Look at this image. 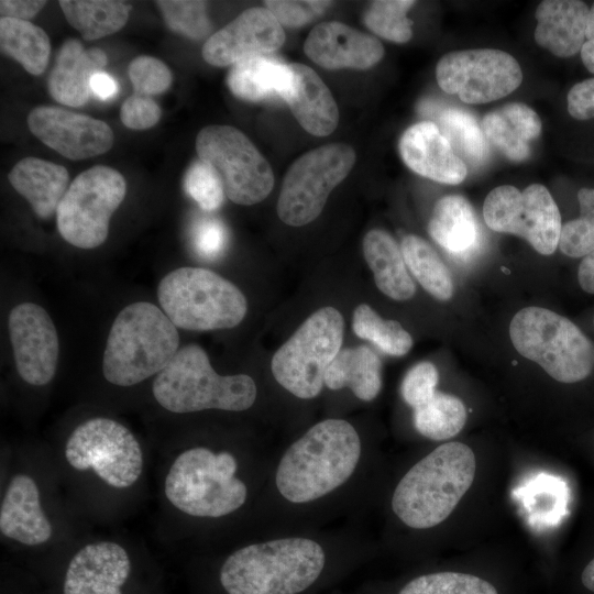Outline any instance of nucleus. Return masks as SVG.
<instances>
[{"label": "nucleus", "mask_w": 594, "mask_h": 594, "mask_svg": "<svg viewBox=\"0 0 594 594\" xmlns=\"http://www.w3.org/2000/svg\"><path fill=\"white\" fill-rule=\"evenodd\" d=\"M360 453V438L351 424L320 421L283 455L276 472L277 488L292 503L320 498L351 476Z\"/></svg>", "instance_id": "f257e3e1"}, {"label": "nucleus", "mask_w": 594, "mask_h": 594, "mask_svg": "<svg viewBox=\"0 0 594 594\" xmlns=\"http://www.w3.org/2000/svg\"><path fill=\"white\" fill-rule=\"evenodd\" d=\"M475 457L461 442H448L417 462L399 481L392 498L398 518L415 529L442 522L473 483Z\"/></svg>", "instance_id": "f03ea898"}, {"label": "nucleus", "mask_w": 594, "mask_h": 594, "mask_svg": "<svg viewBox=\"0 0 594 594\" xmlns=\"http://www.w3.org/2000/svg\"><path fill=\"white\" fill-rule=\"evenodd\" d=\"M324 566L320 544L284 538L243 547L224 561L220 582L228 594H298Z\"/></svg>", "instance_id": "7ed1b4c3"}, {"label": "nucleus", "mask_w": 594, "mask_h": 594, "mask_svg": "<svg viewBox=\"0 0 594 594\" xmlns=\"http://www.w3.org/2000/svg\"><path fill=\"white\" fill-rule=\"evenodd\" d=\"M179 350L177 327L156 305L125 306L110 328L102 356L105 378L132 386L158 374Z\"/></svg>", "instance_id": "20e7f679"}, {"label": "nucleus", "mask_w": 594, "mask_h": 594, "mask_svg": "<svg viewBox=\"0 0 594 594\" xmlns=\"http://www.w3.org/2000/svg\"><path fill=\"white\" fill-rule=\"evenodd\" d=\"M152 392L163 408L176 414L206 409L242 411L256 398V385L251 376L218 374L197 344L179 348L156 375Z\"/></svg>", "instance_id": "39448f33"}, {"label": "nucleus", "mask_w": 594, "mask_h": 594, "mask_svg": "<svg viewBox=\"0 0 594 594\" xmlns=\"http://www.w3.org/2000/svg\"><path fill=\"white\" fill-rule=\"evenodd\" d=\"M162 310L177 327L210 331L237 327L248 301L230 280L201 267H179L166 274L157 287Z\"/></svg>", "instance_id": "423d86ee"}, {"label": "nucleus", "mask_w": 594, "mask_h": 594, "mask_svg": "<svg viewBox=\"0 0 594 594\" xmlns=\"http://www.w3.org/2000/svg\"><path fill=\"white\" fill-rule=\"evenodd\" d=\"M235 472L237 461L229 452L188 449L169 468L165 495L172 505L187 515L226 516L246 499V486L234 476Z\"/></svg>", "instance_id": "0eeeda50"}, {"label": "nucleus", "mask_w": 594, "mask_h": 594, "mask_svg": "<svg viewBox=\"0 0 594 594\" xmlns=\"http://www.w3.org/2000/svg\"><path fill=\"white\" fill-rule=\"evenodd\" d=\"M509 337L519 354L538 363L558 382H580L592 372L591 341L575 323L554 311L522 308L510 321Z\"/></svg>", "instance_id": "6e6552de"}, {"label": "nucleus", "mask_w": 594, "mask_h": 594, "mask_svg": "<svg viewBox=\"0 0 594 594\" xmlns=\"http://www.w3.org/2000/svg\"><path fill=\"white\" fill-rule=\"evenodd\" d=\"M343 330L338 309L326 306L312 312L273 355L271 369L277 383L296 397H316L341 350Z\"/></svg>", "instance_id": "1a4fd4ad"}, {"label": "nucleus", "mask_w": 594, "mask_h": 594, "mask_svg": "<svg viewBox=\"0 0 594 594\" xmlns=\"http://www.w3.org/2000/svg\"><path fill=\"white\" fill-rule=\"evenodd\" d=\"M127 194L120 172L96 165L81 172L68 186L56 211L62 238L79 249H95L108 238L111 216Z\"/></svg>", "instance_id": "9d476101"}, {"label": "nucleus", "mask_w": 594, "mask_h": 594, "mask_svg": "<svg viewBox=\"0 0 594 594\" xmlns=\"http://www.w3.org/2000/svg\"><path fill=\"white\" fill-rule=\"evenodd\" d=\"M199 160L218 174L226 196L243 206L264 200L274 187L270 163L250 139L231 125L212 124L196 136Z\"/></svg>", "instance_id": "9b49d317"}, {"label": "nucleus", "mask_w": 594, "mask_h": 594, "mask_svg": "<svg viewBox=\"0 0 594 594\" xmlns=\"http://www.w3.org/2000/svg\"><path fill=\"white\" fill-rule=\"evenodd\" d=\"M354 150L344 143L319 146L288 168L277 200L279 219L292 227L310 223L323 210L330 193L355 164Z\"/></svg>", "instance_id": "f8f14e48"}, {"label": "nucleus", "mask_w": 594, "mask_h": 594, "mask_svg": "<svg viewBox=\"0 0 594 594\" xmlns=\"http://www.w3.org/2000/svg\"><path fill=\"white\" fill-rule=\"evenodd\" d=\"M65 457L74 469H92L116 488L133 485L143 471L139 441L127 427L109 418H92L76 427L66 442Z\"/></svg>", "instance_id": "ddd939ff"}, {"label": "nucleus", "mask_w": 594, "mask_h": 594, "mask_svg": "<svg viewBox=\"0 0 594 594\" xmlns=\"http://www.w3.org/2000/svg\"><path fill=\"white\" fill-rule=\"evenodd\" d=\"M487 227L519 235L542 255L554 253L561 233V216L549 190L531 184L522 191L509 185L492 189L483 205Z\"/></svg>", "instance_id": "4468645a"}, {"label": "nucleus", "mask_w": 594, "mask_h": 594, "mask_svg": "<svg viewBox=\"0 0 594 594\" xmlns=\"http://www.w3.org/2000/svg\"><path fill=\"white\" fill-rule=\"evenodd\" d=\"M439 87L465 103H486L513 92L522 80L518 62L495 48L454 51L438 62Z\"/></svg>", "instance_id": "2eb2a0df"}, {"label": "nucleus", "mask_w": 594, "mask_h": 594, "mask_svg": "<svg viewBox=\"0 0 594 594\" xmlns=\"http://www.w3.org/2000/svg\"><path fill=\"white\" fill-rule=\"evenodd\" d=\"M8 327L19 375L34 386L48 384L59 355L57 330L48 312L34 302H22L10 311Z\"/></svg>", "instance_id": "dca6fc26"}, {"label": "nucleus", "mask_w": 594, "mask_h": 594, "mask_svg": "<svg viewBox=\"0 0 594 594\" xmlns=\"http://www.w3.org/2000/svg\"><path fill=\"white\" fill-rule=\"evenodd\" d=\"M28 125L41 142L73 161L103 154L114 140L105 121L54 106L33 108Z\"/></svg>", "instance_id": "f3484780"}, {"label": "nucleus", "mask_w": 594, "mask_h": 594, "mask_svg": "<svg viewBox=\"0 0 594 594\" xmlns=\"http://www.w3.org/2000/svg\"><path fill=\"white\" fill-rule=\"evenodd\" d=\"M285 37L276 18L265 7H254L208 37L201 54L212 66H232L245 58L267 56L282 47Z\"/></svg>", "instance_id": "a211bd4d"}, {"label": "nucleus", "mask_w": 594, "mask_h": 594, "mask_svg": "<svg viewBox=\"0 0 594 594\" xmlns=\"http://www.w3.org/2000/svg\"><path fill=\"white\" fill-rule=\"evenodd\" d=\"M304 51L326 69H367L384 56L377 38L338 21L317 24L307 36Z\"/></svg>", "instance_id": "6ab92c4d"}, {"label": "nucleus", "mask_w": 594, "mask_h": 594, "mask_svg": "<svg viewBox=\"0 0 594 594\" xmlns=\"http://www.w3.org/2000/svg\"><path fill=\"white\" fill-rule=\"evenodd\" d=\"M128 552L116 542L102 541L81 548L70 560L64 594H122L130 575Z\"/></svg>", "instance_id": "aec40b11"}, {"label": "nucleus", "mask_w": 594, "mask_h": 594, "mask_svg": "<svg viewBox=\"0 0 594 594\" xmlns=\"http://www.w3.org/2000/svg\"><path fill=\"white\" fill-rule=\"evenodd\" d=\"M398 148L403 162L422 177L449 185L466 177L465 162L432 121L410 125L400 136Z\"/></svg>", "instance_id": "412c9836"}, {"label": "nucleus", "mask_w": 594, "mask_h": 594, "mask_svg": "<svg viewBox=\"0 0 594 594\" xmlns=\"http://www.w3.org/2000/svg\"><path fill=\"white\" fill-rule=\"evenodd\" d=\"M0 531L22 544L36 546L52 536V526L40 504V491L25 474L12 477L0 508Z\"/></svg>", "instance_id": "4be33fe9"}, {"label": "nucleus", "mask_w": 594, "mask_h": 594, "mask_svg": "<svg viewBox=\"0 0 594 594\" xmlns=\"http://www.w3.org/2000/svg\"><path fill=\"white\" fill-rule=\"evenodd\" d=\"M106 64L107 55L102 50L85 48L76 38L66 40L47 79L51 97L68 107H81L91 94V78Z\"/></svg>", "instance_id": "5701e85b"}, {"label": "nucleus", "mask_w": 594, "mask_h": 594, "mask_svg": "<svg viewBox=\"0 0 594 594\" xmlns=\"http://www.w3.org/2000/svg\"><path fill=\"white\" fill-rule=\"evenodd\" d=\"M289 67L293 85L284 101L308 133L331 134L339 123V109L331 91L309 66L293 63Z\"/></svg>", "instance_id": "b1692460"}, {"label": "nucleus", "mask_w": 594, "mask_h": 594, "mask_svg": "<svg viewBox=\"0 0 594 594\" xmlns=\"http://www.w3.org/2000/svg\"><path fill=\"white\" fill-rule=\"evenodd\" d=\"M590 9L579 0H544L536 10L535 41L558 57L581 51Z\"/></svg>", "instance_id": "393cba45"}, {"label": "nucleus", "mask_w": 594, "mask_h": 594, "mask_svg": "<svg viewBox=\"0 0 594 594\" xmlns=\"http://www.w3.org/2000/svg\"><path fill=\"white\" fill-rule=\"evenodd\" d=\"M8 179L38 218L50 219L68 189L69 176L63 165L29 156L12 167Z\"/></svg>", "instance_id": "a878e982"}, {"label": "nucleus", "mask_w": 594, "mask_h": 594, "mask_svg": "<svg viewBox=\"0 0 594 594\" xmlns=\"http://www.w3.org/2000/svg\"><path fill=\"white\" fill-rule=\"evenodd\" d=\"M227 85L230 91L242 100H285L293 85V73L289 64L268 56H255L232 65L227 76Z\"/></svg>", "instance_id": "bb28decb"}, {"label": "nucleus", "mask_w": 594, "mask_h": 594, "mask_svg": "<svg viewBox=\"0 0 594 594\" xmlns=\"http://www.w3.org/2000/svg\"><path fill=\"white\" fill-rule=\"evenodd\" d=\"M363 254L377 288L395 300L410 299L416 286L408 274L400 248L386 231L374 229L363 239Z\"/></svg>", "instance_id": "cd10ccee"}, {"label": "nucleus", "mask_w": 594, "mask_h": 594, "mask_svg": "<svg viewBox=\"0 0 594 594\" xmlns=\"http://www.w3.org/2000/svg\"><path fill=\"white\" fill-rule=\"evenodd\" d=\"M428 232L441 248L462 255L474 250L480 238L474 210L460 195H448L436 202Z\"/></svg>", "instance_id": "c85d7f7f"}, {"label": "nucleus", "mask_w": 594, "mask_h": 594, "mask_svg": "<svg viewBox=\"0 0 594 594\" xmlns=\"http://www.w3.org/2000/svg\"><path fill=\"white\" fill-rule=\"evenodd\" d=\"M324 385L349 387L358 398L370 402L382 387V362L366 345L341 349L326 371Z\"/></svg>", "instance_id": "c756f323"}, {"label": "nucleus", "mask_w": 594, "mask_h": 594, "mask_svg": "<svg viewBox=\"0 0 594 594\" xmlns=\"http://www.w3.org/2000/svg\"><path fill=\"white\" fill-rule=\"evenodd\" d=\"M514 495L535 528L558 526L568 514L571 498L568 483L546 472L528 477L514 491Z\"/></svg>", "instance_id": "7c9ffc66"}, {"label": "nucleus", "mask_w": 594, "mask_h": 594, "mask_svg": "<svg viewBox=\"0 0 594 594\" xmlns=\"http://www.w3.org/2000/svg\"><path fill=\"white\" fill-rule=\"evenodd\" d=\"M67 22L87 40H97L121 30L128 22L131 4L114 0H61Z\"/></svg>", "instance_id": "2f4dec72"}, {"label": "nucleus", "mask_w": 594, "mask_h": 594, "mask_svg": "<svg viewBox=\"0 0 594 594\" xmlns=\"http://www.w3.org/2000/svg\"><path fill=\"white\" fill-rule=\"evenodd\" d=\"M1 52L20 63L34 75H42L51 54L50 37L46 32L30 21L1 18Z\"/></svg>", "instance_id": "473e14b6"}, {"label": "nucleus", "mask_w": 594, "mask_h": 594, "mask_svg": "<svg viewBox=\"0 0 594 594\" xmlns=\"http://www.w3.org/2000/svg\"><path fill=\"white\" fill-rule=\"evenodd\" d=\"M406 266L435 298L448 300L453 295L451 274L433 248L422 238L406 235L400 245Z\"/></svg>", "instance_id": "72a5a7b5"}, {"label": "nucleus", "mask_w": 594, "mask_h": 594, "mask_svg": "<svg viewBox=\"0 0 594 594\" xmlns=\"http://www.w3.org/2000/svg\"><path fill=\"white\" fill-rule=\"evenodd\" d=\"M466 421L462 400L453 395L436 392L424 405L415 408L417 431L431 440H446L458 435Z\"/></svg>", "instance_id": "f704fd0d"}, {"label": "nucleus", "mask_w": 594, "mask_h": 594, "mask_svg": "<svg viewBox=\"0 0 594 594\" xmlns=\"http://www.w3.org/2000/svg\"><path fill=\"white\" fill-rule=\"evenodd\" d=\"M437 125L463 162L479 165L487 157V139L471 113L457 108L444 109Z\"/></svg>", "instance_id": "c9c22d12"}, {"label": "nucleus", "mask_w": 594, "mask_h": 594, "mask_svg": "<svg viewBox=\"0 0 594 594\" xmlns=\"http://www.w3.org/2000/svg\"><path fill=\"white\" fill-rule=\"evenodd\" d=\"M352 328L359 338L373 342L389 355H405L413 346L411 336L398 321L381 318L367 304L354 309Z\"/></svg>", "instance_id": "e433bc0d"}, {"label": "nucleus", "mask_w": 594, "mask_h": 594, "mask_svg": "<svg viewBox=\"0 0 594 594\" xmlns=\"http://www.w3.org/2000/svg\"><path fill=\"white\" fill-rule=\"evenodd\" d=\"M415 4L411 0L373 1L364 14V23L388 41L406 43L413 36V22L406 14Z\"/></svg>", "instance_id": "4c0bfd02"}, {"label": "nucleus", "mask_w": 594, "mask_h": 594, "mask_svg": "<svg viewBox=\"0 0 594 594\" xmlns=\"http://www.w3.org/2000/svg\"><path fill=\"white\" fill-rule=\"evenodd\" d=\"M398 594H498L487 581L466 573L437 572L407 583Z\"/></svg>", "instance_id": "58836bf2"}, {"label": "nucleus", "mask_w": 594, "mask_h": 594, "mask_svg": "<svg viewBox=\"0 0 594 594\" xmlns=\"http://www.w3.org/2000/svg\"><path fill=\"white\" fill-rule=\"evenodd\" d=\"M170 30L193 40H201L211 30L205 1L162 0L155 2Z\"/></svg>", "instance_id": "ea45409f"}, {"label": "nucleus", "mask_w": 594, "mask_h": 594, "mask_svg": "<svg viewBox=\"0 0 594 594\" xmlns=\"http://www.w3.org/2000/svg\"><path fill=\"white\" fill-rule=\"evenodd\" d=\"M184 187L187 195L205 211L217 210L226 196L218 174L201 160L194 162L187 169Z\"/></svg>", "instance_id": "a19ab883"}, {"label": "nucleus", "mask_w": 594, "mask_h": 594, "mask_svg": "<svg viewBox=\"0 0 594 594\" xmlns=\"http://www.w3.org/2000/svg\"><path fill=\"white\" fill-rule=\"evenodd\" d=\"M134 94L152 97L166 91L173 81L168 66L161 59L141 55L131 61L128 69Z\"/></svg>", "instance_id": "79ce46f5"}, {"label": "nucleus", "mask_w": 594, "mask_h": 594, "mask_svg": "<svg viewBox=\"0 0 594 594\" xmlns=\"http://www.w3.org/2000/svg\"><path fill=\"white\" fill-rule=\"evenodd\" d=\"M482 130L486 139L509 160L520 162L529 156L528 142L498 110L484 116Z\"/></svg>", "instance_id": "37998d69"}, {"label": "nucleus", "mask_w": 594, "mask_h": 594, "mask_svg": "<svg viewBox=\"0 0 594 594\" xmlns=\"http://www.w3.org/2000/svg\"><path fill=\"white\" fill-rule=\"evenodd\" d=\"M439 381L437 367L427 361L417 363L402 382V396L414 409L427 403L437 392Z\"/></svg>", "instance_id": "c03bdc74"}, {"label": "nucleus", "mask_w": 594, "mask_h": 594, "mask_svg": "<svg viewBox=\"0 0 594 594\" xmlns=\"http://www.w3.org/2000/svg\"><path fill=\"white\" fill-rule=\"evenodd\" d=\"M558 246L570 257H582L593 252L594 213L580 215L579 218L562 224Z\"/></svg>", "instance_id": "a18cd8bd"}, {"label": "nucleus", "mask_w": 594, "mask_h": 594, "mask_svg": "<svg viewBox=\"0 0 594 594\" xmlns=\"http://www.w3.org/2000/svg\"><path fill=\"white\" fill-rule=\"evenodd\" d=\"M265 8L282 24L290 28L301 26L319 16L330 4V1H265Z\"/></svg>", "instance_id": "49530a36"}, {"label": "nucleus", "mask_w": 594, "mask_h": 594, "mask_svg": "<svg viewBox=\"0 0 594 594\" xmlns=\"http://www.w3.org/2000/svg\"><path fill=\"white\" fill-rule=\"evenodd\" d=\"M162 110L151 98L138 94L128 97L121 106L120 119L131 130H147L161 119Z\"/></svg>", "instance_id": "de8ad7c7"}, {"label": "nucleus", "mask_w": 594, "mask_h": 594, "mask_svg": "<svg viewBox=\"0 0 594 594\" xmlns=\"http://www.w3.org/2000/svg\"><path fill=\"white\" fill-rule=\"evenodd\" d=\"M227 230L216 218L199 220L193 231V243L197 253L205 258H217L226 249Z\"/></svg>", "instance_id": "09e8293b"}, {"label": "nucleus", "mask_w": 594, "mask_h": 594, "mask_svg": "<svg viewBox=\"0 0 594 594\" xmlns=\"http://www.w3.org/2000/svg\"><path fill=\"white\" fill-rule=\"evenodd\" d=\"M498 111L515 127L527 142L539 136L542 123L539 116L522 102L506 103Z\"/></svg>", "instance_id": "8fccbe9b"}, {"label": "nucleus", "mask_w": 594, "mask_h": 594, "mask_svg": "<svg viewBox=\"0 0 594 594\" xmlns=\"http://www.w3.org/2000/svg\"><path fill=\"white\" fill-rule=\"evenodd\" d=\"M568 111L578 120L594 118V77L571 88L568 94Z\"/></svg>", "instance_id": "3c124183"}, {"label": "nucleus", "mask_w": 594, "mask_h": 594, "mask_svg": "<svg viewBox=\"0 0 594 594\" xmlns=\"http://www.w3.org/2000/svg\"><path fill=\"white\" fill-rule=\"evenodd\" d=\"M45 4L46 1L40 0H1L0 14L1 18L29 21V19L38 13Z\"/></svg>", "instance_id": "603ef678"}, {"label": "nucleus", "mask_w": 594, "mask_h": 594, "mask_svg": "<svg viewBox=\"0 0 594 594\" xmlns=\"http://www.w3.org/2000/svg\"><path fill=\"white\" fill-rule=\"evenodd\" d=\"M90 91L100 100H109L118 94L119 85L111 75L98 72L91 78Z\"/></svg>", "instance_id": "864d4df0"}, {"label": "nucleus", "mask_w": 594, "mask_h": 594, "mask_svg": "<svg viewBox=\"0 0 594 594\" xmlns=\"http://www.w3.org/2000/svg\"><path fill=\"white\" fill-rule=\"evenodd\" d=\"M580 52L584 66L594 74V4L588 12L585 41Z\"/></svg>", "instance_id": "5fc2aeb1"}, {"label": "nucleus", "mask_w": 594, "mask_h": 594, "mask_svg": "<svg viewBox=\"0 0 594 594\" xmlns=\"http://www.w3.org/2000/svg\"><path fill=\"white\" fill-rule=\"evenodd\" d=\"M578 279L584 292L594 294V251L584 256L580 263Z\"/></svg>", "instance_id": "6e6d98bb"}, {"label": "nucleus", "mask_w": 594, "mask_h": 594, "mask_svg": "<svg viewBox=\"0 0 594 594\" xmlns=\"http://www.w3.org/2000/svg\"><path fill=\"white\" fill-rule=\"evenodd\" d=\"M580 215L594 213V188H581L578 191Z\"/></svg>", "instance_id": "4d7b16f0"}, {"label": "nucleus", "mask_w": 594, "mask_h": 594, "mask_svg": "<svg viewBox=\"0 0 594 594\" xmlns=\"http://www.w3.org/2000/svg\"><path fill=\"white\" fill-rule=\"evenodd\" d=\"M581 580L583 585L594 593V559L584 568Z\"/></svg>", "instance_id": "13d9d810"}]
</instances>
